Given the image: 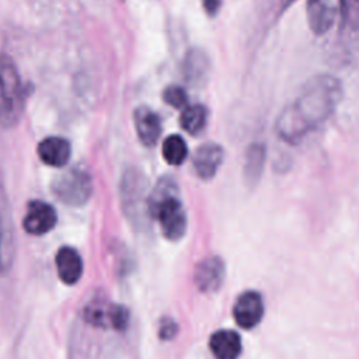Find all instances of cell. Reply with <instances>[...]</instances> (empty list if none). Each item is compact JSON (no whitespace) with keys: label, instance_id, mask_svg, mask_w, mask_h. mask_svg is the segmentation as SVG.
Instances as JSON below:
<instances>
[{"label":"cell","instance_id":"ffe728a7","mask_svg":"<svg viewBox=\"0 0 359 359\" xmlns=\"http://www.w3.org/2000/svg\"><path fill=\"white\" fill-rule=\"evenodd\" d=\"M342 21L353 31H359V0H339Z\"/></svg>","mask_w":359,"mask_h":359},{"label":"cell","instance_id":"4fadbf2b","mask_svg":"<svg viewBox=\"0 0 359 359\" xmlns=\"http://www.w3.org/2000/svg\"><path fill=\"white\" fill-rule=\"evenodd\" d=\"M209 348L216 359H237L243 345L240 335L233 330H219L209 338Z\"/></svg>","mask_w":359,"mask_h":359},{"label":"cell","instance_id":"9a60e30c","mask_svg":"<svg viewBox=\"0 0 359 359\" xmlns=\"http://www.w3.org/2000/svg\"><path fill=\"white\" fill-rule=\"evenodd\" d=\"M56 269L59 278L67 283H76L83 272V261L79 252L72 247H62L56 254Z\"/></svg>","mask_w":359,"mask_h":359},{"label":"cell","instance_id":"7402d4cb","mask_svg":"<svg viewBox=\"0 0 359 359\" xmlns=\"http://www.w3.org/2000/svg\"><path fill=\"white\" fill-rule=\"evenodd\" d=\"M177 330H178L177 323L172 318H163L161 324H160V328H158V335H160L161 339L168 341V339L175 337Z\"/></svg>","mask_w":359,"mask_h":359},{"label":"cell","instance_id":"8fae6325","mask_svg":"<svg viewBox=\"0 0 359 359\" xmlns=\"http://www.w3.org/2000/svg\"><path fill=\"white\" fill-rule=\"evenodd\" d=\"M56 224L55 209L43 201H32L28 205L27 215L24 217V229L29 234L41 236L53 229Z\"/></svg>","mask_w":359,"mask_h":359},{"label":"cell","instance_id":"603a6c76","mask_svg":"<svg viewBox=\"0 0 359 359\" xmlns=\"http://www.w3.org/2000/svg\"><path fill=\"white\" fill-rule=\"evenodd\" d=\"M202 3H203L205 11H206L209 15L216 14V11H217L219 7H220V0H202Z\"/></svg>","mask_w":359,"mask_h":359},{"label":"cell","instance_id":"30bf717a","mask_svg":"<svg viewBox=\"0 0 359 359\" xmlns=\"http://www.w3.org/2000/svg\"><path fill=\"white\" fill-rule=\"evenodd\" d=\"M224 151L223 147L217 143L208 142L201 144L192 158V165L195 174L201 180H210L216 175L219 167L223 163Z\"/></svg>","mask_w":359,"mask_h":359},{"label":"cell","instance_id":"9c48e42d","mask_svg":"<svg viewBox=\"0 0 359 359\" xmlns=\"http://www.w3.org/2000/svg\"><path fill=\"white\" fill-rule=\"evenodd\" d=\"M339 14V0H307V20L316 35H324Z\"/></svg>","mask_w":359,"mask_h":359},{"label":"cell","instance_id":"7c38bea8","mask_svg":"<svg viewBox=\"0 0 359 359\" xmlns=\"http://www.w3.org/2000/svg\"><path fill=\"white\" fill-rule=\"evenodd\" d=\"M133 121L139 140L147 147L154 146L161 133L160 116L150 108L142 105L135 109Z\"/></svg>","mask_w":359,"mask_h":359},{"label":"cell","instance_id":"52a82bcc","mask_svg":"<svg viewBox=\"0 0 359 359\" xmlns=\"http://www.w3.org/2000/svg\"><path fill=\"white\" fill-rule=\"evenodd\" d=\"M226 276L224 261L217 257H206L195 268V285L203 293H213L220 289Z\"/></svg>","mask_w":359,"mask_h":359},{"label":"cell","instance_id":"5b68a950","mask_svg":"<svg viewBox=\"0 0 359 359\" xmlns=\"http://www.w3.org/2000/svg\"><path fill=\"white\" fill-rule=\"evenodd\" d=\"M55 195L66 205L79 206L86 203L93 194L91 177L87 171L74 167L53 181Z\"/></svg>","mask_w":359,"mask_h":359},{"label":"cell","instance_id":"7a4b0ae2","mask_svg":"<svg viewBox=\"0 0 359 359\" xmlns=\"http://www.w3.org/2000/svg\"><path fill=\"white\" fill-rule=\"evenodd\" d=\"M150 217L158 220L165 238L178 241L187 231V212L178 198V188L172 178H160L149 195Z\"/></svg>","mask_w":359,"mask_h":359},{"label":"cell","instance_id":"5bb4252c","mask_svg":"<svg viewBox=\"0 0 359 359\" xmlns=\"http://www.w3.org/2000/svg\"><path fill=\"white\" fill-rule=\"evenodd\" d=\"M70 143L59 136H50L43 139L38 146L39 158L52 167H62L70 158Z\"/></svg>","mask_w":359,"mask_h":359},{"label":"cell","instance_id":"6da1fadb","mask_svg":"<svg viewBox=\"0 0 359 359\" xmlns=\"http://www.w3.org/2000/svg\"><path fill=\"white\" fill-rule=\"evenodd\" d=\"M342 97L341 81L331 74H317L300 90L299 95L279 114L275 129L290 144L302 142L321 126L335 111Z\"/></svg>","mask_w":359,"mask_h":359},{"label":"cell","instance_id":"ba28073f","mask_svg":"<svg viewBox=\"0 0 359 359\" xmlns=\"http://www.w3.org/2000/svg\"><path fill=\"white\" fill-rule=\"evenodd\" d=\"M14 230L11 213L6 195L0 189V272L6 273L14 261L15 254Z\"/></svg>","mask_w":359,"mask_h":359},{"label":"cell","instance_id":"3957f363","mask_svg":"<svg viewBox=\"0 0 359 359\" xmlns=\"http://www.w3.org/2000/svg\"><path fill=\"white\" fill-rule=\"evenodd\" d=\"M25 90L13 59L0 53V125L11 128L22 116Z\"/></svg>","mask_w":359,"mask_h":359},{"label":"cell","instance_id":"d6986e66","mask_svg":"<svg viewBox=\"0 0 359 359\" xmlns=\"http://www.w3.org/2000/svg\"><path fill=\"white\" fill-rule=\"evenodd\" d=\"M188 154L185 140L180 135H170L163 142V157L171 165H180L184 163Z\"/></svg>","mask_w":359,"mask_h":359},{"label":"cell","instance_id":"44dd1931","mask_svg":"<svg viewBox=\"0 0 359 359\" xmlns=\"http://www.w3.org/2000/svg\"><path fill=\"white\" fill-rule=\"evenodd\" d=\"M163 100L174 108H184L188 105L187 91L181 86H168L163 93Z\"/></svg>","mask_w":359,"mask_h":359},{"label":"cell","instance_id":"8992f818","mask_svg":"<svg viewBox=\"0 0 359 359\" xmlns=\"http://www.w3.org/2000/svg\"><path fill=\"white\" fill-rule=\"evenodd\" d=\"M264 311L262 296L255 290L243 292L233 306V317L244 330L258 325L264 317Z\"/></svg>","mask_w":359,"mask_h":359},{"label":"cell","instance_id":"e0dca14e","mask_svg":"<svg viewBox=\"0 0 359 359\" xmlns=\"http://www.w3.org/2000/svg\"><path fill=\"white\" fill-rule=\"evenodd\" d=\"M265 157L266 151L262 143H251L248 146L244 160V180L250 187L259 181L265 165Z\"/></svg>","mask_w":359,"mask_h":359},{"label":"cell","instance_id":"ac0fdd59","mask_svg":"<svg viewBox=\"0 0 359 359\" xmlns=\"http://www.w3.org/2000/svg\"><path fill=\"white\" fill-rule=\"evenodd\" d=\"M208 121V111L202 104L185 105L180 115L181 128L189 135H198L203 130Z\"/></svg>","mask_w":359,"mask_h":359},{"label":"cell","instance_id":"cb8c5ba5","mask_svg":"<svg viewBox=\"0 0 359 359\" xmlns=\"http://www.w3.org/2000/svg\"><path fill=\"white\" fill-rule=\"evenodd\" d=\"M296 0H280V10H286L287 7H290Z\"/></svg>","mask_w":359,"mask_h":359},{"label":"cell","instance_id":"277c9868","mask_svg":"<svg viewBox=\"0 0 359 359\" xmlns=\"http://www.w3.org/2000/svg\"><path fill=\"white\" fill-rule=\"evenodd\" d=\"M146 191L147 181L140 171L129 168L123 172L121 181L122 206L128 219L139 229H144L150 217L149 196Z\"/></svg>","mask_w":359,"mask_h":359},{"label":"cell","instance_id":"2e32d148","mask_svg":"<svg viewBox=\"0 0 359 359\" xmlns=\"http://www.w3.org/2000/svg\"><path fill=\"white\" fill-rule=\"evenodd\" d=\"M209 70V59L201 49H191L187 52L182 62V74L187 81L196 86L205 81Z\"/></svg>","mask_w":359,"mask_h":359}]
</instances>
